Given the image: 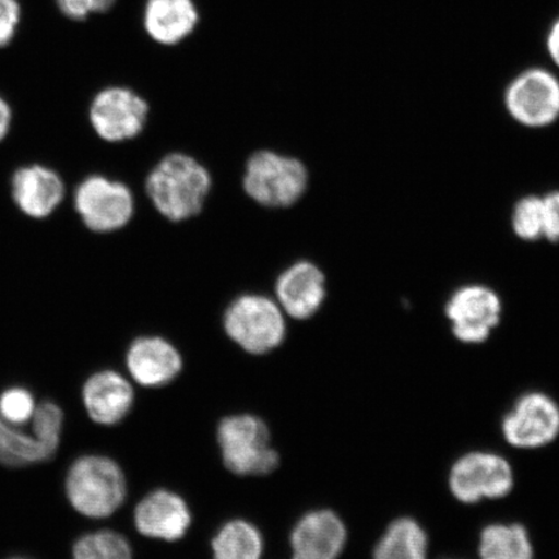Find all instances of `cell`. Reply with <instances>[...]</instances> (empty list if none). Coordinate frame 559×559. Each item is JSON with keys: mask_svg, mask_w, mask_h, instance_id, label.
Here are the masks:
<instances>
[{"mask_svg": "<svg viewBox=\"0 0 559 559\" xmlns=\"http://www.w3.org/2000/svg\"><path fill=\"white\" fill-rule=\"evenodd\" d=\"M480 559H533L534 548L521 524H491L481 531Z\"/></svg>", "mask_w": 559, "mask_h": 559, "instance_id": "22", "label": "cell"}, {"mask_svg": "<svg viewBox=\"0 0 559 559\" xmlns=\"http://www.w3.org/2000/svg\"><path fill=\"white\" fill-rule=\"evenodd\" d=\"M506 107L515 122L531 129L547 128L559 118V80L543 68H531L509 83Z\"/></svg>", "mask_w": 559, "mask_h": 559, "instance_id": "8", "label": "cell"}, {"mask_svg": "<svg viewBox=\"0 0 559 559\" xmlns=\"http://www.w3.org/2000/svg\"><path fill=\"white\" fill-rule=\"evenodd\" d=\"M223 326L243 352L264 355L283 344L286 324L283 310L269 297L245 295L228 306Z\"/></svg>", "mask_w": 559, "mask_h": 559, "instance_id": "5", "label": "cell"}, {"mask_svg": "<svg viewBox=\"0 0 559 559\" xmlns=\"http://www.w3.org/2000/svg\"><path fill=\"white\" fill-rule=\"evenodd\" d=\"M64 414L58 404L45 402L33 417V430L25 432L0 418V464L24 467L51 460L59 450Z\"/></svg>", "mask_w": 559, "mask_h": 559, "instance_id": "6", "label": "cell"}, {"mask_svg": "<svg viewBox=\"0 0 559 559\" xmlns=\"http://www.w3.org/2000/svg\"><path fill=\"white\" fill-rule=\"evenodd\" d=\"M261 531L245 520L229 521L213 537V559H262Z\"/></svg>", "mask_w": 559, "mask_h": 559, "instance_id": "21", "label": "cell"}, {"mask_svg": "<svg viewBox=\"0 0 559 559\" xmlns=\"http://www.w3.org/2000/svg\"><path fill=\"white\" fill-rule=\"evenodd\" d=\"M70 504L88 519H108L120 509L128 495L121 466L97 454L83 456L70 466L66 480Z\"/></svg>", "mask_w": 559, "mask_h": 559, "instance_id": "2", "label": "cell"}, {"mask_svg": "<svg viewBox=\"0 0 559 559\" xmlns=\"http://www.w3.org/2000/svg\"><path fill=\"white\" fill-rule=\"evenodd\" d=\"M514 234L524 241L544 237L543 198L527 195L516 202L512 215Z\"/></svg>", "mask_w": 559, "mask_h": 559, "instance_id": "24", "label": "cell"}, {"mask_svg": "<svg viewBox=\"0 0 559 559\" xmlns=\"http://www.w3.org/2000/svg\"><path fill=\"white\" fill-rule=\"evenodd\" d=\"M37 405L34 397L21 388H13L0 395V418L4 423L20 426L33 419Z\"/></svg>", "mask_w": 559, "mask_h": 559, "instance_id": "25", "label": "cell"}, {"mask_svg": "<svg viewBox=\"0 0 559 559\" xmlns=\"http://www.w3.org/2000/svg\"><path fill=\"white\" fill-rule=\"evenodd\" d=\"M514 486L512 466L504 457L473 452L459 459L450 473V488L457 500L474 504L484 499L506 498Z\"/></svg>", "mask_w": 559, "mask_h": 559, "instance_id": "9", "label": "cell"}, {"mask_svg": "<svg viewBox=\"0 0 559 559\" xmlns=\"http://www.w3.org/2000/svg\"><path fill=\"white\" fill-rule=\"evenodd\" d=\"M74 206L83 225L96 234H110L128 226L135 210L134 195L121 181L91 175L76 187Z\"/></svg>", "mask_w": 559, "mask_h": 559, "instance_id": "7", "label": "cell"}, {"mask_svg": "<svg viewBox=\"0 0 559 559\" xmlns=\"http://www.w3.org/2000/svg\"><path fill=\"white\" fill-rule=\"evenodd\" d=\"M347 530L330 509L312 510L293 527L292 559H338L345 549Z\"/></svg>", "mask_w": 559, "mask_h": 559, "instance_id": "14", "label": "cell"}, {"mask_svg": "<svg viewBox=\"0 0 559 559\" xmlns=\"http://www.w3.org/2000/svg\"><path fill=\"white\" fill-rule=\"evenodd\" d=\"M135 527L150 539L178 542L191 527L192 513L187 501L169 489H156L139 502Z\"/></svg>", "mask_w": 559, "mask_h": 559, "instance_id": "13", "label": "cell"}, {"mask_svg": "<svg viewBox=\"0 0 559 559\" xmlns=\"http://www.w3.org/2000/svg\"><path fill=\"white\" fill-rule=\"evenodd\" d=\"M545 45H547L550 60L559 68V17L551 24Z\"/></svg>", "mask_w": 559, "mask_h": 559, "instance_id": "29", "label": "cell"}, {"mask_svg": "<svg viewBox=\"0 0 559 559\" xmlns=\"http://www.w3.org/2000/svg\"><path fill=\"white\" fill-rule=\"evenodd\" d=\"M11 194L21 213L33 219H46L64 200L66 185L51 167L26 165L13 173Z\"/></svg>", "mask_w": 559, "mask_h": 559, "instance_id": "15", "label": "cell"}, {"mask_svg": "<svg viewBox=\"0 0 559 559\" xmlns=\"http://www.w3.org/2000/svg\"><path fill=\"white\" fill-rule=\"evenodd\" d=\"M126 366L140 386L157 389L171 383L183 369L177 347L156 335H144L130 345Z\"/></svg>", "mask_w": 559, "mask_h": 559, "instance_id": "16", "label": "cell"}, {"mask_svg": "<svg viewBox=\"0 0 559 559\" xmlns=\"http://www.w3.org/2000/svg\"><path fill=\"white\" fill-rule=\"evenodd\" d=\"M502 435L516 449H539L559 435V407L543 393L520 397L502 421Z\"/></svg>", "mask_w": 559, "mask_h": 559, "instance_id": "12", "label": "cell"}, {"mask_svg": "<svg viewBox=\"0 0 559 559\" xmlns=\"http://www.w3.org/2000/svg\"><path fill=\"white\" fill-rule=\"evenodd\" d=\"M223 464L240 477L274 473L280 464L271 432L261 417L243 414L222 419L216 431Z\"/></svg>", "mask_w": 559, "mask_h": 559, "instance_id": "3", "label": "cell"}, {"mask_svg": "<svg viewBox=\"0 0 559 559\" xmlns=\"http://www.w3.org/2000/svg\"><path fill=\"white\" fill-rule=\"evenodd\" d=\"M502 306L498 293L484 285H466L453 293L445 306L454 337L464 344H481L498 326Z\"/></svg>", "mask_w": 559, "mask_h": 559, "instance_id": "11", "label": "cell"}, {"mask_svg": "<svg viewBox=\"0 0 559 559\" xmlns=\"http://www.w3.org/2000/svg\"><path fill=\"white\" fill-rule=\"evenodd\" d=\"M20 21L19 0H0V48L9 46L15 38Z\"/></svg>", "mask_w": 559, "mask_h": 559, "instance_id": "27", "label": "cell"}, {"mask_svg": "<svg viewBox=\"0 0 559 559\" xmlns=\"http://www.w3.org/2000/svg\"><path fill=\"white\" fill-rule=\"evenodd\" d=\"M210 188L212 177L206 167L181 153L160 159L145 181L152 204L171 222L198 215L205 205Z\"/></svg>", "mask_w": 559, "mask_h": 559, "instance_id": "1", "label": "cell"}, {"mask_svg": "<svg viewBox=\"0 0 559 559\" xmlns=\"http://www.w3.org/2000/svg\"><path fill=\"white\" fill-rule=\"evenodd\" d=\"M275 290L278 304L289 317L307 320L324 304L325 276L317 264L300 261L280 275Z\"/></svg>", "mask_w": 559, "mask_h": 559, "instance_id": "17", "label": "cell"}, {"mask_svg": "<svg viewBox=\"0 0 559 559\" xmlns=\"http://www.w3.org/2000/svg\"><path fill=\"white\" fill-rule=\"evenodd\" d=\"M88 115L97 136L121 143L144 130L148 104L128 88L110 87L95 96Z\"/></svg>", "mask_w": 559, "mask_h": 559, "instance_id": "10", "label": "cell"}, {"mask_svg": "<svg viewBox=\"0 0 559 559\" xmlns=\"http://www.w3.org/2000/svg\"><path fill=\"white\" fill-rule=\"evenodd\" d=\"M116 0H55L56 5L70 20H86L93 13L107 12Z\"/></svg>", "mask_w": 559, "mask_h": 559, "instance_id": "26", "label": "cell"}, {"mask_svg": "<svg viewBox=\"0 0 559 559\" xmlns=\"http://www.w3.org/2000/svg\"><path fill=\"white\" fill-rule=\"evenodd\" d=\"M374 559H428V536L415 520H396L377 543Z\"/></svg>", "mask_w": 559, "mask_h": 559, "instance_id": "20", "label": "cell"}, {"mask_svg": "<svg viewBox=\"0 0 559 559\" xmlns=\"http://www.w3.org/2000/svg\"><path fill=\"white\" fill-rule=\"evenodd\" d=\"M243 190L265 207H290L309 186V173L299 159L271 151L254 153L245 167Z\"/></svg>", "mask_w": 559, "mask_h": 559, "instance_id": "4", "label": "cell"}, {"mask_svg": "<svg viewBox=\"0 0 559 559\" xmlns=\"http://www.w3.org/2000/svg\"><path fill=\"white\" fill-rule=\"evenodd\" d=\"M131 383L115 370H103L90 377L83 386V403L91 419L105 426L123 421L134 405Z\"/></svg>", "mask_w": 559, "mask_h": 559, "instance_id": "18", "label": "cell"}, {"mask_svg": "<svg viewBox=\"0 0 559 559\" xmlns=\"http://www.w3.org/2000/svg\"><path fill=\"white\" fill-rule=\"evenodd\" d=\"M198 19L191 0H150L146 4V32L159 44H179L194 29Z\"/></svg>", "mask_w": 559, "mask_h": 559, "instance_id": "19", "label": "cell"}, {"mask_svg": "<svg viewBox=\"0 0 559 559\" xmlns=\"http://www.w3.org/2000/svg\"><path fill=\"white\" fill-rule=\"evenodd\" d=\"M12 117L10 104L0 96V143L10 134Z\"/></svg>", "mask_w": 559, "mask_h": 559, "instance_id": "30", "label": "cell"}, {"mask_svg": "<svg viewBox=\"0 0 559 559\" xmlns=\"http://www.w3.org/2000/svg\"><path fill=\"white\" fill-rule=\"evenodd\" d=\"M544 237L549 241H559V191L543 198Z\"/></svg>", "mask_w": 559, "mask_h": 559, "instance_id": "28", "label": "cell"}, {"mask_svg": "<svg viewBox=\"0 0 559 559\" xmlns=\"http://www.w3.org/2000/svg\"><path fill=\"white\" fill-rule=\"evenodd\" d=\"M73 559H132V548L123 535L110 530L97 531L76 540Z\"/></svg>", "mask_w": 559, "mask_h": 559, "instance_id": "23", "label": "cell"}]
</instances>
